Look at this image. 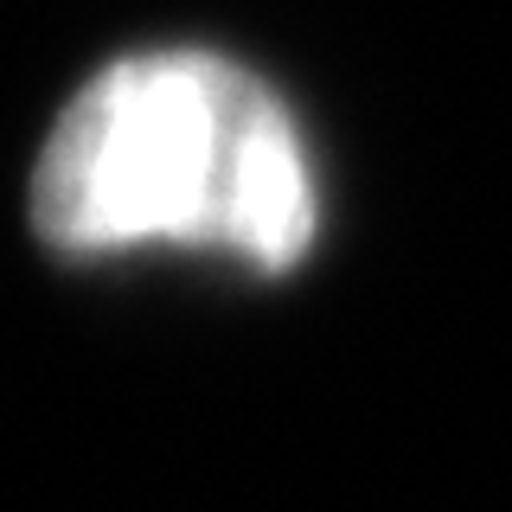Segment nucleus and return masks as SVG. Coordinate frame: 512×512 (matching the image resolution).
Here are the masks:
<instances>
[{"mask_svg":"<svg viewBox=\"0 0 512 512\" xmlns=\"http://www.w3.org/2000/svg\"><path fill=\"white\" fill-rule=\"evenodd\" d=\"M32 224L64 256L218 250L295 269L320 231L301 122L218 52H141L96 71L32 167Z\"/></svg>","mask_w":512,"mask_h":512,"instance_id":"obj_1","label":"nucleus"}]
</instances>
